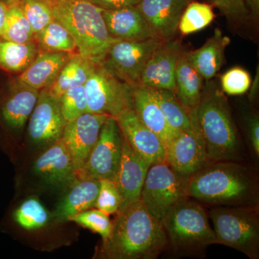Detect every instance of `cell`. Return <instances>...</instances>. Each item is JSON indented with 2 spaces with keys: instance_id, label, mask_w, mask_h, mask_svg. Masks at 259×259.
I'll use <instances>...</instances> for the list:
<instances>
[{
  "instance_id": "cell-45",
  "label": "cell",
  "mask_w": 259,
  "mask_h": 259,
  "mask_svg": "<svg viewBox=\"0 0 259 259\" xmlns=\"http://www.w3.org/2000/svg\"></svg>"
},
{
  "instance_id": "cell-5",
  "label": "cell",
  "mask_w": 259,
  "mask_h": 259,
  "mask_svg": "<svg viewBox=\"0 0 259 259\" xmlns=\"http://www.w3.org/2000/svg\"><path fill=\"white\" fill-rule=\"evenodd\" d=\"M161 224L168 244L180 254H199L209 245L218 244L203 206L190 197L167 213Z\"/></svg>"
},
{
  "instance_id": "cell-4",
  "label": "cell",
  "mask_w": 259,
  "mask_h": 259,
  "mask_svg": "<svg viewBox=\"0 0 259 259\" xmlns=\"http://www.w3.org/2000/svg\"><path fill=\"white\" fill-rule=\"evenodd\" d=\"M51 2L56 20L74 37L80 55L101 64L110 47L118 40L110 36L101 8L90 0Z\"/></svg>"
},
{
  "instance_id": "cell-22",
  "label": "cell",
  "mask_w": 259,
  "mask_h": 259,
  "mask_svg": "<svg viewBox=\"0 0 259 259\" xmlns=\"http://www.w3.org/2000/svg\"><path fill=\"white\" fill-rule=\"evenodd\" d=\"M72 54L39 50L38 54L17 79L35 90L49 88Z\"/></svg>"
},
{
  "instance_id": "cell-41",
  "label": "cell",
  "mask_w": 259,
  "mask_h": 259,
  "mask_svg": "<svg viewBox=\"0 0 259 259\" xmlns=\"http://www.w3.org/2000/svg\"><path fill=\"white\" fill-rule=\"evenodd\" d=\"M245 7L248 10V15L255 20L258 18L259 0H244Z\"/></svg>"
},
{
  "instance_id": "cell-23",
  "label": "cell",
  "mask_w": 259,
  "mask_h": 259,
  "mask_svg": "<svg viewBox=\"0 0 259 259\" xmlns=\"http://www.w3.org/2000/svg\"><path fill=\"white\" fill-rule=\"evenodd\" d=\"M100 181L77 178L68 187L69 190L56 206L53 217L56 222L68 221L71 216L95 207Z\"/></svg>"
},
{
  "instance_id": "cell-8",
  "label": "cell",
  "mask_w": 259,
  "mask_h": 259,
  "mask_svg": "<svg viewBox=\"0 0 259 259\" xmlns=\"http://www.w3.org/2000/svg\"><path fill=\"white\" fill-rule=\"evenodd\" d=\"M88 112L117 117L125 109L133 107L134 88L121 81L99 64L84 84Z\"/></svg>"
},
{
  "instance_id": "cell-24",
  "label": "cell",
  "mask_w": 259,
  "mask_h": 259,
  "mask_svg": "<svg viewBox=\"0 0 259 259\" xmlns=\"http://www.w3.org/2000/svg\"><path fill=\"white\" fill-rule=\"evenodd\" d=\"M231 42L219 29H215L212 37L197 50L185 53L192 66L203 79H212L223 66L226 48Z\"/></svg>"
},
{
  "instance_id": "cell-40",
  "label": "cell",
  "mask_w": 259,
  "mask_h": 259,
  "mask_svg": "<svg viewBox=\"0 0 259 259\" xmlns=\"http://www.w3.org/2000/svg\"><path fill=\"white\" fill-rule=\"evenodd\" d=\"M93 4L104 10H112L136 6L141 0H90Z\"/></svg>"
},
{
  "instance_id": "cell-9",
  "label": "cell",
  "mask_w": 259,
  "mask_h": 259,
  "mask_svg": "<svg viewBox=\"0 0 259 259\" xmlns=\"http://www.w3.org/2000/svg\"><path fill=\"white\" fill-rule=\"evenodd\" d=\"M162 41L158 38L117 40L109 49L101 64L117 79L135 88L141 84L146 65Z\"/></svg>"
},
{
  "instance_id": "cell-20",
  "label": "cell",
  "mask_w": 259,
  "mask_h": 259,
  "mask_svg": "<svg viewBox=\"0 0 259 259\" xmlns=\"http://www.w3.org/2000/svg\"><path fill=\"white\" fill-rule=\"evenodd\" d=\"M102 15L110 36L117 40H145L158 38L136 6L117 10H102Z\"/></svg>"
},
{
  "instance_id": "cell-21",
  "label": "cell",
  "mask_w": 259,
  "mask_h": 259,
  "mask_svg": "<svg viewBox=\"0 0 259 259\" xmlns=\"http://www.w3.org/2000/svg\"><path fill=\"white\" fill-rule=\"evenodd\" d=\"M133 108L143 123L160 138L165 149L180 134L168 123L148 87L140 84L134 88Z\"/></svg>"
},
{
  "instance_id": "cell-15",
  "label": "cell",
  "mask_w": 259,
  "mask_h": 259,
  "mask_svg": "<svg viewBox=\"0 0 259 259\" xmlns=\"http://www.w3.org/2000/svg\"><path fill=\"white\" fill-rule=\"evenodd\" d=\"M116 120L130 146L150 164L166 162V149L157 135L140 120L133 107L121 112Z\"/></svg>"
},
{
  "instance_id": "cell-35",
  "label": "cell",
  "mask_w": 259,
  "mask_h": 259,
  "mask_svg": "<svg viewBox=\"0 0 259 259\" xmlns=\"http://www.w3.org/2000/svg\"><path fill=\"white\" fill-rule=\"evenodd\" d=\"M59 100L61 112L66 122L88 112V98L84 85L66 90Z\"/></svg>"
},
{
  "instance_id": "cell-36",
  "label": "cell",
  "mask_w": 259,
  "mask_h": 259,
  "mask_svg": "<svg viewBox=\"0 0 259 259\" xmlns=\"http://www.w3.org/2000/svg\"><path fill=\"white\" fill-rule=\"evenodd\" d=\"M122 202V196L115 181L100 180V190L95 207L110 215L118 212Z\"/></svg>"
},
{
  "instance_id": "cell-25",
  "label": "cell",
  "mask_w": 259,
  "mask_h": 259,
  "mask_svg": "<svg viewBox=\"0 0 259 259\" xmlns=\"http://www.w3.org/2000/svg\"><path fill=\"white\" fill-rule=\"evenodd\" d=\"M202 79L203 78L191 64L185 52L182 51L175 70V93L188 110L198 106L202 95Z\"/></svg>"
},
{
  "instance_id": "cell-32",
  "label": "cell",
  "mask_w": 259,
  "mask_h": 259,
  "mask_svg": "<svg viewBox=\"0 0 259 259\" xmlns=\"http://www.w3.org/2000/svg\"><path fill=\"white\" fill-rule=\"evenodd\" d=\"M214 18L212 5L192 1L181 17L178 30L182 35H190L207 28Z\"/></svg>"
},
{
  "instance_id": "cell-17",
  "label": "cell",
  "mask_w": 259,
  "mask_h": 259,
  "mask_svg": "<svg viewBox=\"0 0 259 259\" xmlns=\"http://www.w3.org/2000/svg\"><path fill=\"white\" fill-rule=\"evenodd\" d=\"M33 172L47 185L56 187L69 186L78 178L71 155L61 139L35 160Z\"/></svg>"
},
{
  "instance_id": "cell-14",
  "label": "cell",
  "mask_w": 259,
  "mask_h": 259,
  "mask_svg": "<svg viewBox=\"0 0 259 259\" xmlns=\"http://www.w3.org/2000/svg\"><path fill=\"white\" fill-rule=\"evenodd\" d=\"M108 117L86 112L66 123L61 140L71 155L76 175L86 163Z\"/></svg>"
},
{
  "instance_id": "cell-3",
  "label": "cell",
  "mask_w": 259,
  "mask_h": 259,
  "mask_svg": "<svg viewBox=\"0 0 259 259\" xmlns=\"http://www.w3.org/2000/svg\"><path fill=\"white\" fill-rule=\"evenodd\" d=\"M196 114L209 162L239 161L241 141L228 100L215 83H207L202 88Z\"/></svg>"
},
{
  "instance_id": "cell-34",
  "label": "cell",
  "mask_w": 259,
  "mask_h": 259,
  "mask_svg": "<svg viewBox=\"0 0 259 259\" xmlns=\"http://www.w3.org/2000/svg\"><path fill=\"white\" fill-rule=\"evenodd\" d=\"M68 221L77 223L79 226L100 235L103 243L110 238L113 228V222L110 221L108 214L98 209L83 211L71 216Z\"/></svg>"
},
{
  "instance_id": "cell-6",
  "label": "cell",
  "mask_w": 259,
  "mask_h": 259,
  "mask_svg": "<svg viewBox=\"0 0 259 259\" xmlns=\"http://www.w3.org/2000/svg\"><path fill=\"white\" fill-rule=\"evenodd\" d=\"M209 215L218 244L234 248L250 259L259 258L258 206L214 207Z\"/></svg>"
},
{
  "instance_id": "cell-39",
  "label": "cell",
  "mask_w": 259,
  "mask_h": 259,
  "mask_svg": "<svg viewBox=\"0 0 259 259\" xmlns=\"http://www.w3.org/2000/svg\"><path fill=\"white\" fill-rule=\"evenodd\" d=\"M247 134L252 149L257 156L259 155V119L257 115L250 116L247 121Z\"/></svg>"
},
{
  "instance_id": "cell-19",
  "label": "cell",
  "mask_w": 259,
  "mask_h": 259,
  "mask_svg": "<svg viewBox=\"0 0 259 259\" xmlns=\"http://www.w3.org/2000/svg\"><path fill=\"white\" fill-rule=\"evenodd\" d=\"M192 0H141L136 5L156 36L170 40L178 30L185 8Z\"/></svg>"
},
{
  "instance_id": "cell-29",
  "label": "cell",
  "mask_w": 259,
  "mask_h": 259,
  "mask_svg": "<svg viewBox=\"0 0 259 259\" xmlns=\"http://www.w3.org/2000/svg\"><path fill=\"white\" fill-rule=\"evenodd\" d=\"M33 30L24 14L20 0H8V9L1 40L28 44L34 42Z\"/></svg>"
},
{
  "instance_id": "cell-18",
  "label": "cell",
  "mask_w": 259,
  "mask_h": 259,
  "mask_svg": "<svg viewBox=\"0 0 259 259\" xmlns=\"http://www.w3.org/2000/svg\"><path fill=\"white\" fill-rule=\"evenodd\" d=\"M150 166L151 164L136 153L122 136V156L115 179L122 196L120 209L140 199Z\"/></svg>"
},
{
  "instance_id": "cell-27",
  "label": "cell",
  "mask_w": 259,
  "mask_h": 259,
  "mask_svg": "<svg viewBox=\"0 0 259 259\" xmlns=\"http://www.w3.org/2000/svg\"><path fill=\"white\" fill-rule=\"evenodd\" d=\"M35 42L28 44L0 40V69L10 73H22L38 54Z\"/></svg>"
},
{
  "instance_id": "cell-13",
  "label": "cell",
  "mask_w": 259,
  "mask_h": 259,
  "mask_svg": "<svg viewBox=\"0 0 259 259\" xmlns=\"http://www.w3.org/2000/svg\"><path fill=\"white\" fill-rule=\"evenodd\" d=\"M29 120L28 136L32 144L51 146L62 137L66 122L58 97L49 88L39 92L38 99Z\"/></svg>"
},
{
  "instance_id": "cell-42",
  "label": "cell",
  "mask_w": 259,
  "mask_h": 259,
  "mask_svg": "<svg viewBox=\"0 0 259 259\" xmlns=\"http://www.w3.org/2000/svg\"><path fill=\"white\" fill-rule=\"evenodd\" d=\"M8 9V0H0V40L2 39V33H3V28H4Z\"/></svg>"
},
{
  "instance_id": "cell-7",
  "label": "cell",
  "mask_w": 259,
  "mask_h": 259,
  "mask_svg": "<svg viewBox=\"0 0 259 259\" xmlns=\"http://www.w3.org/2000/svg\"><path fill=\"white\" fill-rule=\"evenodd\" d=\"M189 178L175 171L166 162L151 165L141 199L148 212L159 222L174 207L188 198Z\"/></svg>"
},
{
  "instance_id": "cell-26",
  "label": "cell",
  "mask_w": 259,
  "mask_h": 259,
  "mask_svg": "<svg viewBox=\"0 0 259 259\" xmlns=\"http://www.w3.org/2000/svg\"><path fill=\"white\" fill-rule=\"evenodd\" d=\"M99 64L77 54H72L61 70L56 81L49 88L54 96L59 98L66 90L83 86L90 79Z\"/></svg>"
},
{
  "instance_id": "cell-10",
  "label": "cell",
  "mask_w": 259,
  "mask_h": 259,
  "mask_svg": "<svg viewBox=\"0 0 259 259\" xmlns=\"http://www.w3.org/2000/svg\"><path fill=\"white\" fill-rule=\"evenodd\" d=\"M122 135L115 117H108L78 178L115 181L122 156Z\"/></svg>"
},
{
  "instance_id": "cell-12",
  "label": "cell",
  "mask_w": 259,
  "mask_h": 259,
  "mask_svg": "<svg viewBox=\"0 0 259 259\" xmlns=\"http://www.w3.org/2000/svg\"><path fill=\"white\" fill-rule=\"evenodd\" d=\"M39 92L17 79L0 88V125L7 134L23 129L36 105Z\"/></svg>"
},
{
  "instance_id": "cell-33",
  "label": "cell",
  "mask_w": 259,
  "mask_h": 259,
  "mask_svg": "<svg viewBox=\"0 0 259 259\" xmlns=\"http://www.w3.org/2000/svg\"><path fill=\"white\" fill-rule=\"evenodd\" d=\"M20 5L35 34L55 20L51 0H20Z\"/></svg>"
},
{
  "instance_id": "cell-16",
  "label": "cell",
  "mask_w": 259,
  "mask_h": 259,
  "mask_svg": "<svg viewBox=\"0 0 259 259\" xmlns=\"http://www.w3.org/2000/svg\"><path fill=\"white\" fill-rule=\"evenodd\" d=\"M182 53L180 40L172 38L162 41L146 65L141 76V84L149 88L166 89L175 93V70Z\"/></svg>"
},
{
  "instance_id": "cell-37",
  "label": "cell",
  "mask_w": 259,
  "mask_h": 259,
  "mask_svg": "<svg viewBox=\"0 0 259 259\" xmlns=\"http://www.w3.org/2000/svg\"><path fill=\"white\" fill-rule=\"evenodd\" d=\"M251 77L246 70L234 67L227 71L221 77L223 92L228 95H241L246 93L251 84Z\"/></svg>"
},
{
  "instance_id": "cell-30",
  "label": "cell",
  "mask_w": 259,
  "mask_h": 259,
  "mask_svg": "<svg viewBox=\"0 0 259 259\" xmlns=\"http://www.w3.org/2000/svg\"><path fill=\"white\" fill-rule=\"evenodd\" d=\"M34 42L40 51L71 54L77 51L74 37L69 30L56 19L35 34Z\"/></svg>"
},
{
  "instance_id": "cell-44",
  "label": "cell",
  "mask_w": 259,
  "mask_h": 259,
  "mask_svg": "<svg viewBox=\"0 0 259 259\" xmlns=\"http://www.w3.org/2000/svg\"><path fill=\"white\" fill-rule=\"evenodd\" d=\"M51 1H56V0H51Z\"/></svg>"
},
{
  "instance_id": "cell-43",
  "label": "cell",
  "mask_w": 259,
  "mask_h": 259,
  "mask_svg": "<svg viewBox=\"0 0 259 259\" xmlns=\"http://www.w3.org/2000/svg\"><path fill=\"white\" fill-rule=\"evenodd\" d=\"M259 71L258 66L257 67L256 74H255L254 79L253 82L251 81V84L250 87V93H249V101L250 102H254L255 98H256L257 95H258V84H259Z\"/></svg>"
},
{
  "instance_id": "cell-31",
  "label": "cell",
  "mask_w": 259,
  "mask_h": 259,
  "mask_svg": "<svg viewBox=\"0 0 259 259\" xmlns=\"http://www.w3.org/2000/svg\"><path fill=\"white\" fill-rule=\"evenodd\" d=\"M18 226L27 231L40 229L50 220L49 213L38 199L29 198L22 202L12 214Z\"/></svg>"
},
{
  "instance_id": "cell-28",
  "label": "cell",
  "mask_w": 259,
  "mask_h": 259,
  "mask_svg": "<svg viewBox=\"0 0 259 259\" xmlns=\"http://www.w3.org/2000/svg\"><path fill=\"white\" fill-rule=\"evenodd\" d=\"M150 90L167 122L174 129L183 132L190 128V112L175 92L166 89L150 88Z\"/></svg>"
},
{
  "instance_id": "cell-38",
  "label": "cell",
  "mask_w": 259,
  "mask_h": 259,
  "mask_svg": "<svg viewBox=\"0 0 259 259\" xmlns=\"http://www.w3.org/2000/svg\"><path fill=\"white\" fill-rule=\"evenodd\" d=\"M227 18L233 22H241L248 15L244 0H209Z\"/></svg>"
},
{
  "instance_id": "cell-1",
  "label": "cell",
  "mask_w": 259,
  "mask_h": 259,
  "mask_svg": "<svg viewBox=\"0 0 259 259\" xmlns=\"http://www.w3.org/2000/svg\"><path fill=\"white\" fill-rule=\"evenodd\" d=\"M168 245L161 223L139 199L117 212L111 236L102 243V253L108 258L155 259Z\"/></svg>"
},
{
  "instance_id": "cell-11",
  "label": "cell",
  "mask_w": 259,
  "mask_h": 259,
  "mask_svg": "<svg viewBox=\"0 0 259 259\" xmlns=\"http://www.w3.org/2000/svg\"><path fill=\"white\" fill-rule=\"evenodd\" d=\"M189 112L190 128L180 132L166 148V163L179 175L187 178L210 163L197 122L196 108Z\"/></svg>"
},
{
  "instance_id": "cell-2",
  "label": "cell",
  "mask_w": 259,
  "mask_h": 259,
  "mask_svg": "<svg viewBox=\"0 0 259 259\" xmlns=\"http://www.w3.org/2000/svg\"><path fill=\"white\" fill-rule=\"evenodd\" d=\"M187 195L212 207L258 206V185L238 161L211 162L189 178Z\"/></svg>"
}]
</instances>
